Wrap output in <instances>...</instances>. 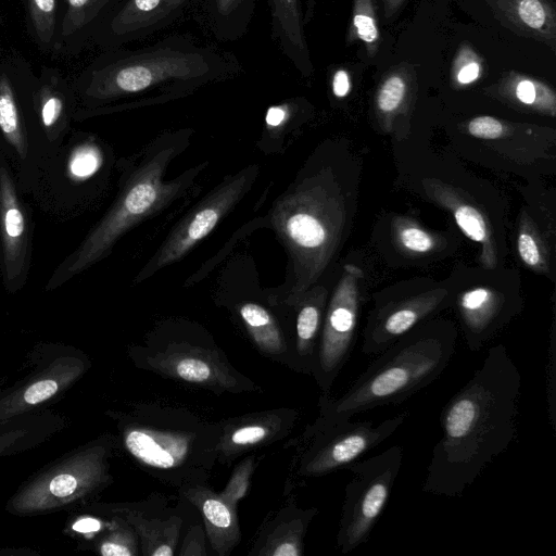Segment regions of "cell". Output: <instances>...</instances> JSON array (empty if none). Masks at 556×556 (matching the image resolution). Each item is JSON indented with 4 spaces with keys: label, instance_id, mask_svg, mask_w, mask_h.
Segmentation results:
<instances>
[{
    "label": "cell",
    "instance_id": "6da1fadb",
    "mask_svg": "<svg viewBox=\"0 0 556 556\" xmlns=\"http://www.w3.org/2000/svg\"><path fill=\"white\" fill-rule=\"evenodd\" d=\"M522 376L503 344L443 406L441 435L422 484L426 493L457 497L514 441Z\"/></svg>",
    "mask_w": 556,
    "mask_h": 556
},
{
    "label": "cell",
    "instance_id": "7a4b0ae2",
    "mask_svg": "<svg viewBox=\"0 0 556 556\" xmlns=\"http://www.w3.org/2000/svg\"><path fill=\"white\" fill-rule=\"evenodd\" d=\"M450 325L413 329L381 351L337 399H321V416L351 419L380 406L400 404L434 382L455 353Z\"/></svg>",
    "mask_w": 556,
    "mask_h": 556
},
{
    "label": "cell",
    "instance_id": "3957f363",
    "mask_svg": "<svg viewBox=\"0 0 556 556\" xmlns=\"http://www.w3.org/2000/svg\"><path fill=\"white\" fill-rule=\"evenodd\" d=\"M174 153V148H165L130 175L106 214L58 265L46 285V290L64 285L108 256L124 233L140 220L162 210L184 190L194 170L168 182L163 180Z\"/></svg>",
    "mask_w": 556,
    "mask_h": 556
},
{
    "label": "cell",
    "instance_id": "277c9868",
    "mask_svg": "<svg viewBox=\"0 0 556 556\" xmlns=\"http://www.w3.org/2000/svg\"><path fill=\"white\" fill-rule=\"evenodd\" d=\"M333 200L318 185H303L280 198L271 223L288 249L295 281L289 302L295 304L326 266L334 244L338 220Z\"/></svg>",
    "mask_w": 556,
    "mask_h": 556
},
{
    "label": "cell",
    "instance_id": "5b68a950",
    "mask_svg": "<svg viewBox=\"0 0 556 556\" xmlns=\"http://www.w3.org/2000/svg\"><path fill=\"white\" fill-rule=\"evenodd\" d=\"M208 70L202 55L180 51L97 60L72 80L77 100L75 119L86 117L100 104L116 98L165 80L198 78Z\"/></svg>",
    "mask_w": 556,
    "mask_h": 556
},
{
    "label": "cell",
    "instance_id": "8992f818",
    "mask_svg": "<svg viewBox=\"0 0 556 556\" xmlns=\"http://www.w3.org/2000/svg\"><path fill=\"white\" fill-rule=\"evenodd\" d=\"M36 78L18 51L0 43V153L24 195L45 163L34 104Z\"/></svg>",
    "mask_w": 556,
    "mask_h": 556
},
{
    "label": "cell",
    "instance_id": "52a82bcc",
    "mask_svg": "<svg viewBox=\"0 0 556 556\" xmlns=\"http://www.w3.org/2000/svg\"><path fill=\"white\" fill-rule=\"evenodd\" d=\"M104 164V149L93 135L71 132L40 168L29 197L42 213L58 219L79 215Z\"/></svg>",
    "mask_w": 556,
    "mask_h": 556
},
{
    "label": "cell",
    "instance_id": "ba28073f",
    "mask_svg": "<svg viewBox=\"0 0 556 556\" xmlns=\"http://www.w3.org/2000/svg\"><path fill=\"white\" fill-rule=\"evenodd\" d=\"M402 463L403 447L392 445L350 465L352 478L345 486L337 534V547L342 554L368 541L387 506Z\"/></svg>",
    "mask_w": 556,
    "mask_h": 556
},
{
    "label": "cell",
    "instance_id": "9c48e42d",
    "mask_svg": "<svg viewBox=\"0 0 556 556\" xmlns=\"http://www.w3.org/2000/svg\"><path fill=\"white\" fill-rule=\"evenodd\" d=\"M409 416L404 410L382 421L330 419L321 416L311 430L301 473L316 477L330 473L358 460L390 438Z\"/></svg>",
    "mask_w": 556,
    "mask_h": 556
},
{
    "label": "cell",
    "instance_id": "30bf717a",
    "mask_svg": "<svg viewBox=\"0 0 556 556\" xmlns=\"http://www.w3.org/2000/svg\"><path fill=\"white\" fill-rule=\"evenodd\" d=\"M256 172L257 167L251 166L225 179L198 203L173 229L137 281L180 260L204 239L248 191Z\"/></svg>",
    "mask_w": 556,
    "mask_h": 556
},
{
    "label": "cell",
    "instance_id": "8fae6325",
    "mask_svg": "<svg viewBox=\"0 0 556 556\" xmlns=\"http://www.w3.org/2000/svg\"><path fill=\"white\" fill-rule=\"evenodd\" d=\"M362 278L357 266L345 265L326 312L313 367L325 391L330 389L354 345Z\"/></svg>",
    "mask_w": 556,
    "mask_h": 556
},
{
    "label": "cell",
    "instance_id": "7c38bea8",
    "mask_svg": "<svg viewBox=\"0 0 556 556\" xmlns=\"http://www.w3.org/2000/svg\"><path fill=\"white\" fill-rule=\"evenodd\" d=\"M24 197L0 153V277L9 292L25 286L30 268L34 222Z\"/></svg>",
    "mask_w": 556,
    "mask_h": 556
},
{
    "label": "cell",
    "instance_id": "4fadbf2b",
    "mask_svg": "<svg viewBox=\"0 0 556 556\" xmlns=\"http://www.w3.org/2000/svg\"><path fill=\"white\" fill-rule=\"evenodd\" d=\"M217 439L204 440V432L190 428L160 426L148 417L125 434V446L143 466L154 470L194 469L215 451Z\"/></svg>",
    "mask_w": 556,
    "mask_h": 556
},
{
    "label": "cell",
    "instance_id": "5bb4252c",
    "mask_svg": "<svg viewBox=\"0 0 556 556\" xmlns=\"http://www.w3.org/2000/svg\"><path fill=\"white\" fill-rule=\"evenodd\" d=\"M34 104L46 163L71 134L77 110L72 81L56 67L41 66L34 89Z\"/></svg>",
    "mask_w": 556,
    "mask_h": 556
},
{
    "label": "cell",
    "instance_id": "9a60e30c",
    "mask_svg": "<svg viewBox=\"0 0 556 556\" xmlns=\"http://www.w3.org/2000/svg\"><path fill=\"white\" fill-rule=\"evenodd\" d=\"M494 16L516 34L555 51L556 12L551 0H486Z\"/></svg>",
    "mask_w": 556,
    "mask_h": 556
},
{
    "label": "cell",
    "instance_id": "2e32d148",
    "mask_svg": "<svg viewBox=\"0 0 556 556\" xmlns=\"http://www.w3.org/2000/svg\"><path fill=\"white\" fill-rule=\"evenodd\" d=\"M112 2L113 0H61L59 30L53 54L79 53L92 38Z\"/></svg>",
    "mask_w": 556,
    "mask_h": 556
},
{
    "label": "cell",
    "instance_id": "e0dca14e",
    "mask_svg": "<svg viewBox=\"0 0 556 556\" xmlns=\"http://www.w3.org/2000/svg\"><path fill=\"white\" fill-rule=\"evenodd\" d=\"M185 1L128 0L110 18L101 22L91 39L98 42H109L128 36L159 22Z\"/></svg>",
    "mask_w": 556,
    "mask_h": 556
},
{
    "label": "cell",
    "instance_id": "ac0fdd59",
    "mask_svg": "<svg viewBox=\"0 0 556 556\" xmlns=\"http://www.w3.org/2000/svg\"><path fill=\"white\" fill-rule=\"evenodd\" d=\"M190 500L200 508L204 525L215 553L227 554L239 541L237 517L222 496L207 490H191Z\"/></svg>",
    "mask_w": 556,
    "mask_h": 556
},
{
    "label": "cell",
    "instance_id": "d6986e66",
    "mask_svg": "<svg viewBox=\"0 0 556 556\" xmlns=\"http://www.w3.org/2000/svg\"><path fill=\"white\" fill-rule=\"evenodd\" d=\"M496 92L511 102L551 116L555 115V91L540 79L510 71L505 73L496 85Z\"/></svg>",
    "mask_w": 556,
    "mask_h": 556
},
{
    "label": "cell",
    "instance_id": "ffe728a7",
    "mask_svg": "<svg viewBox=\"0 0 556 556\" xmlns=\"http://www.w3.org/2000/svg\"><path fill=\"white\" fill-rule=\"evenodd\" d=\"M438 199L452 211L462 231L469 239L482 244L483 263L486 267L493 268L497 263L496 253L493 249L490 229L481 212L473 205L459 200L452 191L441 189Z\"/></svg>",
    "mask_w": 556,
    "mask_h": 556
},
{
    "label": "cell",
    "instance_id": "44dd1931",
    "mask_svg": "<svg viewBox=\"0 0 556 556\" xmlns=\"http://www.w3.org/2000/svg\"><path fill=\"white\" fill-rule=\"evenodd\" d=\"M60 12L61 0H25L27 33L45 53H54Z\"/></svg>",
    "mask_w": 556,
    "mask_h": 556
},
{
    "label": "cell",
    "instance_id": "7402d4cb",
    "mask_svg": "<svg viewBox=\"0 0 556 556\" xmlns=\"http://www.w3.org/2000/svg\"><path fill=\"white\" fill-rule=\"evenodd\" d=\"M304 301L296 316V350L307 366L314 367L316 339L321 325L325 292L314 290ZM301 299V300H302Z\"/></svg>",
    "mask_w": 556,
    "mask_h": 556
},
{
    "label": "cell",
    "instance_id": "603a6c76",
    "mask_svg": "<svg viewBox=\"0 0 556 556\" xmlns=\"http://www.w3.org/2000/svg\"><path fill=\"white\" fill-rule=\"evenodd\" d=\"M239 312L258 348L271 354L281 353L285 350L283 336L274 316L266 308L255 303H244Z\"/></svg>",
    "mask_w": 556,
    "mask_h": 556
},
{
    "label": "cell",
    "instance_id": "cb8c5ba5",
    "mask_svg": "<svg viewBox=\"0 0 556 556\" xmlns=\"http://www.w3.org/2000/svg\"><path fill=\"white\" fill-rule=\"evenodd\" d=\"M413 71L397 66L387 73L376 92V106L383 116H392L404 105L412 90Z\"/></svg>",
    "mask_w": 556,
    "mask_h": 556
},
{
    "label": "cell",
    "instance_id": "d4e9b609",
    "mask_svg": "<svg viewBox=\"0 0 556 556\" xmlns=\"http://www.w3.org/2000/svg\"><path fill=\"white\" fill-rule=\"evenodd\" d=\"M363 41L368 55L374 56L379 49L380 31L377 23L374 0H354L352 21L348 30L346 41Z\"/></svg>",
    "mask_w": 556,
    "mask_h": 556
},
{
    "label": "cell",
    "instance_id": "484cf974",
    "mask_svg": "<svg viewBox=\"0 0 556 556\" xmlns=\"http://www.w3.org/2000/svg\"><path fill=\"white\" fill-rule=\"evenodd\" d=\"M273 17L279 30L292 46L304 49L305 41L298 0H271Z\"/></svg>",
    "mask_w": 556,
    "mask_h": 556
},
{
    "label": "cell",
    "instance_id": "4316f807",
    "mask_svg": "<svg viewBox=\"0 0 556 556\" xmlns=\"http://www.w3.org/2000/svg\"><path fill=\"white\" fill-rule=\"evenodd\" d=\"M484 72L482 58L470 45L459 47L451 67V83L455 87L468 86L477 81Z\"/></svg>",
    "mask_w": 556,
    "mask_h": 556
},
{
    "label": "cell",
    "instance_id": "83f0119b",
    "mask_svg": "<svg viewBox=\"0 0 556 556\" xmlns=\"http://www.w3.org/2000/svg\"><path fill=\"white\" fill-rule=\"evenodd\" d=\"M397 239L402 247L413 253H426L433 249V238L421 228L405 225L397 230Z\"/></svg>",
    "mask_w": 556,
    "mask_h": 556
},
{
    "label": "cell",
    "instance_id": "f1b7e54d",
    "mask_svg": "<svg viewBox=\"0 0 556 556\" xmlns=\"http://www.w3.org/2000/svg\"><path fill=\"white\" fill-rule=\"evenodd\" d=\"M176 375L188 382H206L212 378L210 365L198 357L181 358L175 365Z\"/></svg>",
    "mask_w": 556,
    "mask_h": 556
},
{
    "label": "cell",
    "instance_id": "f546056e",
    "mask_svg": "<svg viewBox=\"0 0 556 556\" xmlns=\"http://www.w3.org/2000/svg\"><path fill=\"white\" fill-rule=\"evenodd\" d=\"M271 433V426L265 424H251L236 429L229 444L235 447H244L263 442Z\"/></svg>",
    "mask_w": 556,
    "mask_h": 556
},
{
    "label": "cell",
    "instance_id": "4dcf8cb0",
    "mask_svg": "<svg viewBox=\"0 0 556 556\" xmlns=\"http://www.w3.org/2000/svg\"><path fill=\"white\" fill-rule=\"evenodd\" d=\"M83 484L78 472L64 471L54 476L47 484L48 492L54 498H68L77 492Z\"/></svg>",
    "mask_w": 556,
    "mask_h": 556
},
{
    "label": "cell",
    "instance_id": "1f68e13d",
    "mask_svg": "<svg viewBox=\"0 0 556 556\" xmlns=\"http://www.w3.org/2000/svg\"><path fill=\"white\" fill-rule=\"evenodd\" d=\"M468 132L480 139H496L504 135V124L492 116H478L467 125Z\"/></svg>",
    "mask_w": 556,
    "mask_h": 556
},
{
    "label": "cell",
    "instance_id": "d6a6232c",
    "mask_svg": "<svg viewBox=\"0 0 556 556\" xmlns=\"http://www.w3.org/2000/svg\"><path fill=\"white\" fill-rule=\"evenodd\" d=\"M518 253L523 263L530 267L539 268L543 265V258L538 241L526 230L519 232Z\"/></svg>",
    "mask_w": 556,
    "mask_h": 556
},
{
    "label": "cell",
    "instance_id": "836d02e7",
    "mask_svg": "<svg viewBox=\"0 0 556 556\" xmlns=\"http://www.w3.org/2000/svg\"><path fill=\"white\" fill-rule=\"evenodd\" d=\"M104 556H131L136 554V542L131 533H121L112 536L101 546Z\"/></svg>",
    "mask_w": 556,
    "mask_h": 556
},
{
    "label": "cell",
    "instance_id": "e575fe53",
    "mask_svg": "<svg viewBox=\"0 0 556 556\" xmlns=\"http://www.w3.org/2000/svg\"><path fill=\"white\" fill-rule=\"evenodd\" d=\"M58 391L55 381L47 379L31 384L24 394V400L28 404H37L51 397Z\"/></svg>",
    "mask_w": 556,
    "mask_h": 556
},
{
    "label": "cell",
    "instance_id": "d590c367",
    "mask_svg": "<svg viewBox=\"0 0 556 556\" xmlns=\"http://www.w3.org/2000/svg\"><path fill=\"white\" fill-rule=\"evenodd\" d=\"M249 472V467L240 468V470L236 472L229 485L227 486L224 495L222 496V498L226 503H228L229 498L231 497V505H235L239 497H241L245 493L248 486Z\"/></svg>",
    "mask_w": 556,
    "mask_h": 556
},
{
    "label": "cell",
    "instance_id": "8d00e7d4",
    "mask_svg": "<svg viewBox=\"0 0 556 556\" xmlns=\"http://www.w3.org/2000/svg\"><path fill=\"white\" fill-rule=\"evenodd\" d=\"M351 89V80L349 73L345 70H338L332 79V91L336 97H345Z\"/></svg>",
    "mask_w": 556,
    "mask_h": 556
},
{
    "label": "cell",
    "instance_id": "74e56055",
    "mask_svg": "<svg viewBox=\"0 0 556 556\" xmlns=\"http://www.w3.org/2000/svg\"><path fill=\"white\" fill-rule=\"evenodd\" d=\"M289 116V109L287 105H276L268 109L266 114V125L269 128H276L282 125Z\"/></svg>",
    "mask_w": 556,
    "mask_h": 556
},
{
    "label": "cell",
    "instance_id": "f35d334b",
    "mask_svg": "<svg viewBox=\"0 0 556 556\" xmlns=\"http://www.w3.org/2000/svg\"><path fill=\"white\" fill-rule=\"evenodd\" d=\"M100 528V522L92 518H85L79 521H76L73 525V529L75 531L81 532V533H89L98 531Z\"/></svg>",
    "mask_w": 556,
    "mask_h": 556
},
{
    "label": "cell",
    "instance_id": "ab89813d",
    "mask_svg": "<svg viewBox=\"0 0 556 556\" xmlns=\"http://www.w3.org/2000/svg\"><path fill=\"white\" fill-rule=\"evenodd\" d=\"M405 1L406 0H382L384 17L387 20L392 18L402 8Z\"/></svg>",
    "mask_w": 556,
    "mask_h": 556
},
{
    "label": "cell",
    "instance_id": "60d3db41",
    "mask_svg": "<svg viewBox=\"0 0 556 556\" xmlns=\"http://www.w3.org/2000/svg\"><path fill=\"white\" fill-rule=\"evenodd\" d=\"M219 13L227 15L242 2V0H215Z\"/></svg>",
    "mask_w": 556,
    "mask_h": 556
},
{
    "label": "cell",
    "instance_id": "b9f144b4",
    "mask_svg": "<svg viewBox=\"0 0 556 556\" xmlns=\"http://www.w3.org/2000/svg\"><path fill=\"white\" fill-rule=\"evenodd\" d=\"M2 25V15H1V12H0V27Z\"/></svg>",
    "mask_w": 556,
    "mask_h": 556
}]
</instances>
